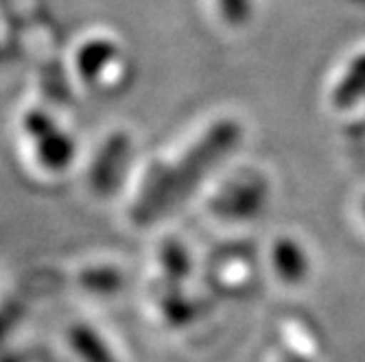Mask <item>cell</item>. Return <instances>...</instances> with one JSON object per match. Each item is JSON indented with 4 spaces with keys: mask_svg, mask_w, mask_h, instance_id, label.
<instances>
[{
    "mask_svg": "<svg viewBox=\"0 0 365 362\" xmlns=\"http://www.w3.org/2000/svg\"><path fill=\"white\" fill-rule=\"evenodd\" d=\"M280 362H309V360H307V358H302L300 353H295V351H293V353H291V351H287V353L280 358Z\"/></svg>",
    "mask_w": 365,
    "mask_h": 362,
    "instance_id": "obj_3",
    "label": "cell"
},
{
    "mask_svg": "<svg viewBox=\"0 0 365 362\" xmlns=\"http://www.w3.org/2000/svg\"><path fill=\"white\" fill-rule=\"evenodd\" d=\"M274 267L284 282H302L309 273V260L302 247L291 238H282L274 245Z\"/></svg>",
    "mask_w": 365,
    "mask_h": 362,
    "instance_id": "obj_1",
    "label": "cell"
},
{
    "mask_svg": "<svg viewBox=\"0 0 365 362\" xmlns=\"http://www.w3.org/2000/svg\"><path fill=\"white\" fill-rule=\"evenodd\" d=\"M363 212H365V199H363Z\"/></svg>",
    "mask_w": 365,
    "mask_h": 362,
    "instance_id": "obj_4",
    "label": "cell"
},
{
    "mask_svg": "<svg viewBox=\"0 0 365 362\" xmlns=\"http://www.w3.org/2000/svg\"><path fill=\"white\" fill-rule=\"evenodd\" d=\"M365 96V53L354 57L333 90V103L337 107H350Z\"/></svg>",
    "mask_w": 365,
    "mask_h": 362,
    "instance_id": "obj_2",
    "label": "cell"
}]
</instances>
